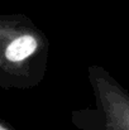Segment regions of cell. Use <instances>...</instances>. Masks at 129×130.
I'll return each mask as SVG.
<instances>
[{
	"label": "cell",
	"mask_w": 129,
	"mask_h": 130,
	"mask_svg": "<svg viewBox=\"0 0 129 130\" xmlns=\"http://www.w3.org/2000/svg\"><path fill=\"white\" fill-rule=\"evenodd\" d=\"M0 130H15V129H14V126H13L10 123H8L5 119H1V120H0Z\"/></svg>",
	"instance_id": "obj_3"
},
{
	"label": "cell",
	"mask_w": 129,
	"mask_h": 130,
	"mask_svg": "<svg viewBox=\"0 0 129 130\" xmlns=\"http://www.w3.org/2000/svg\"><path fill=\"white\" fill-rule=\"evenodd\" d=\"M49 41L42 29L22 13L0 15V87L31 90L46 76Z\"/></svg>",
	"instance_id": "obj_1"
},
{
	"label": "cell",
	"mask_w": 129,
	"mask_h": 130,
	"mask_svg": "<svg viewBox=\"0 0 129 130\" xmlns=\"http://www.w3.org/2000/svg\"><path fill=\"white\" fill-rule=\"evenodd\" d=\"M128 72H129V66H128Z\"/></svg>",
	"instance_id": "obj_4"
},
{
	"label": "cell",
	"mask_w": 129,
	"mask_h": 130,
	"mask_svg": "<svg viewBox=\"0 0 129 130\" xmlns=\"http://www.w3.org/2000/svg\"><path fill=\"white\" fill-rule=\"evenodd\" d=\"M87 78L95 106L71 111V123L79 130H129V91L104 67L90 64Z\"/></svg>",
	"instance_id": "obj_2"
}]
</instances>
